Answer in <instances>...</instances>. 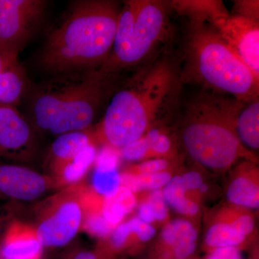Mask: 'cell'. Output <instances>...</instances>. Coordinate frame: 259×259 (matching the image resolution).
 I'll use <instances>...</instances> for the list:
<instances>
[{
  "mask_svg": "<svg viewBox=\"0 0 259 259\" xmlns=\"http://www.w3.org/2000/svg\"><path fill=\"white\" fill-rule=\"evenodd\" d=\"M156 233L152 225L144 222L138 217L131 218L116 227L109 237V248L106 251L97 255L100 259H110L123 250L136 249L151 241Z\"/></svg>",
  "mask_w": 259,
  "mask_h": 259,
  "instance_id": "15",
  "label": "cell"
},
{
  "mask_svg": "<svg viewBox=\"0 0 259 259\" xmlns=\"http://www.w3.org/2000/svg\"><path fill=\"white\" fill-rule=\"evenodd\" d=\"M47 3L42 0H0V53L12 59L40 25Z\"/></svg>",
  "mask_w": 259,
  "mask_h": 259,
  "instance_id": "8",
  "label": "cell"
},
{
  "mask_svg": "<svg viewBox=\"0 0 259 259\" xmlns=\"http://www.w3.org/2000/svg\"><path fill=\"white\" fill-rule=\"evenodd\" d=\"M93 137L88 131H74L59 135L51 148V166L55 175L68 162L90 145Z\"/></svg>",
  "mask_w": 259,
  "mask_h": 259,
  "instance_id": "16",
  "label": "cell"
},
{
  "mask_svg": "<svg viewBox=\"0 0 259 259\" xmlns=\"http://www.w3.org/2000/svg\"><path fill=\"white\" fill-rule=\"evenodd\" d=\"M170 3L131 0L120 10L111 53L98 68L104 74L118 75L147 60L169 33Z\"/></svg>",
  "mask_w": 259,
  "mask_h": 259,
  "instance_id": "6",
  "label": "cell"
},
{
  "mask_svg": "<svg viewBox=\"0 0 259 259\" xmlns=\"http://www.w3.org/2000/svg\"><path fill=\"white\" fill-rule=\"evenodd\" d=\"M173 177L171 171L144 175H131L123 171L120 174V182L121 186L137 194L162 190Z\"/></svg>",
  "mask_w": 259,
  "mask_h": 259,
  "instance_id": "24",
  "label": "cell"
},
{
  "mask_svg": "<svg viewBox=\"0 0 259 259\" xmlns=\"http://www.w3.org/2000/svg\"><path fill=\"white\" fill-rule=\"evenodd\" d=\"M137 204L136 194L120 186L115 193L102 198L100 211L107 222L116 228L126 215L134 210Z\"/></svg>",
  "mask_w": 259,
  "mask_h": 259,
  "instance_id": "21",
  "label": "cell"
},
{
  "mask_svg": "<svg viewBox=\"0 0 259 259\" xmlns=\"http://www.w3.org/2000/svg\"><path fill=\"white\" fill-rule=\"evenodd\" d=\"M214 218L228 223L242 235L251 239L255 229L254 216L250 209L228 204L218 209Z\"/></svg>",
  "mask_w": 259,
  "mask_h": 259,
  "instance_id": "23",
  "label": "cell"
},
{
  "mask_svg": "<svg viewBox=\"0 0 259 259\" xmlns=\"http://www.w3.org/2000/svg\"><path fill=\"white\" fill-rule=\"evenodd\" d=\"M177 158H151L129 167L125 172L134 175H152L159 172L171 171L177 164Z\"/></svg>",
  "mask_w": 259,
  "mask_h": 259,
  "instance_id": "27",
  "label": "cell"
},
{
  "mask_svg": "<svg viewBox=\"0 0 259 259\" xmlns=\"http://www.w3.org/2000/svg\"><path fill=\"white\" fill-rule=\"evenodd\" d=\"M221 37L259 79L258 20L231 15L226 10L209 20Z\"/></svg>",
  "mask_w": 259,
  "mask_h": 259,
  "instance_id": "9",
  "label": "cell"
},
{
  "mask_svg": "<svg viewBox=\"0 0 259 259\" xmlns=\"http://www.w3.org/2000/svg\"><path fill=\"white\" fill-rule=\"evenodd\" d=\"M28 87L26 71L18 59L10 62L0 73V107L16 108L26 94Z\"/></svg>",
  "mask_w": 259,
  "mask_h": 259,
  "instance_id": "17",
  "label": "cell"
},
{
  "mask_svg": "<svg viewBox=\"0 0 259 259\" xmlns=\"http://www.w3.org/2000/svg\"><path fill=\"white\" fill-rule=\"evenodd\" d=\"M181 80L194 81L238 101L258 97L259 79L212 25L191 20Z\"/></svg>",
  "mask_w": 259,
  "mask_h": 259,
  "instance_id": "5",
  "label": "cell"
},
{
  "mask_svg": "<svg viewBox=\"0 0 259 259\" xmlns=\"http://www.w3.org/2000/svg\"><path fill=\"white\" fill-rule=\"evenodd\" d=\"M14 60H16V59H10V58L7 57V56L3 55V54L0 53V73L5 69V68L6 67L10 62Z\"/></svg>",
  "mask_w": 259,
  "mask_h": 259,
  "instance_id": "35",
  "label": "cell"
},
{
  "mask_svg": "<svg viewBox=\"0 0 259 259\" xmlns=\"http://www.w3.org/2000/svg\"><path fill=\"white\" fill-rule=\"evenodd\" d=\"M258 97L243 102L236 120L238 139L247 150L253 152L259 148Z\"/></svg>",
  "mask_w": 259,
  "mask_h": 259,
  "instance_id": "20",
  "label": "cell"
},
{
  "mask_svg": "<svg viewBox=\"0 0 259 259\" xmlns=\"http://www.w3.org/2000/svg\"><path fill=\"white\" fill-rule=\"evenodd\" d=\"M180 175L187 190L202 205V202L208 194L209 190L204 177L197 171L184 172Z\"/></svg>",
  "mask_w": 259,
  "mask_h": 259,
  "instance_id": "28",
  "label": "cell"
},
{
  "mask_svg": "<svg viewBox=\"0 0 259 259\" xmlns=\"http://www.w3.org/2000/svg\"><path fill=\"white\" fill-rule=\"evenodd\" d=\"M137 217L148 224L152 225V223L156 222L152 207L147 199H144L139 204V207H138Z\"/></svg>",
  "mask_w": 259,
  "mask_h": 259,
  "instance_id": "33",
  "label": "cell"
},
{
  "mask_svg": "<svg viewBox=\"0 0 259 259\" xmlns=\"http://www.w3.org/2000/svg\"><path fill=\"white\" fill-rule=\"evenodd\" d=\"M117 75L97 69L56 75L32 94V123L51 134L86 131L113 90Z\"/></svg>",
  "mask_w": 259,
  "mask_h": 259,
  "instance_id": "4",
  "label": "cell"
},
{
  "mask_svg": "<svg viewBox=\"0 0 259 259\" xmlns=\"http://www.w3.org/2000/svg\"><path fill=\"white\" fill-rule=\"evenodd\" d=\"M121 186L120 174L117 168H95L93 177L94 192L102 197L115 193Z\"/></svg>",
  "mask_w": 259,
  "mask_h": 259,
  "instance_id": "26",
  "label": "cell"
},
{
  "mask_svg": "<svg viewBox=\"0 0 259 259\" xmlns=\"http://www.w3.org/2000/svg\"><path fill=\"white\" fill-rule=\"evenodd\" d=\"M96 156L95 144L83 148L72 160L64 165L56 175L59 178L58 182L63 185H72L77 183L95 163Z\"/></svg>",
  "mask_w": 259,
  "mask_h": 259,
  "instance_id": "22",
  "label": "cell"
},
{
  "mask_svg": "<svg viewBox=\"0 0 259 259\" xmlns=\"http://www.w3.org/2000/svg\"><path fill=\"white\" fill-rule=\"evenodd\" d=\"M119 156L124 161L128 162H141L151 159L146 137L144 136L121 148L119 150Z\"/></svg>",
  "mask_w": 259,
  "mask_h": 259,
  "instance_id": "29",
  "label": "cell"
},
{
  "mask_svg": "<svg viewBox=\"0 0 259 259\" xmlns=\"http://www.w3.org/2000/svg\"><path fill=\"white\" fill-rule=\"evenodd\" d=\"M120 13L115 2L73 3L48 37L40 57L42 69L57 75L100 67L111 53Z\"/></svg>",
  "mask_w": 259,
  "mask_h": 259,
  "instance_id": "2",
  "label": "cell"
},
{
  "mask_svg": "<svg viewBox=\"0 0 259 259\" xmlns=\"http://www.w3.org/2000/svg\"><path fill=\"white\" fill-rule=\"evenodd\" d=\"M42 248L35 227L15 221L8 227L0 242V258L40 259Z\"/></svg>",
  "mask_w": 259,
  "mask_h": 259,
  "instance_id": "14",
  "label": "cell"
},
{
  "mask_svg": "<svg viewBox=\"0 0 259 259\" xmlns=\"http://www.w3.org/2000/svg\"><path fill=\"white\" fill-rule=\"evenodd\" d=\"M243 102L203 93L186 105L180 140L191 159L209 171L224 174L238 160L256 163L238 139L236 120Z\"/></svg>",
  "mask_w": 259,
  "mask_h": 259,
  "instance_id": "3",
  "label": "cell"
},
{
  "mask_svg": "<svg viewBox=\"0 0 259 259\" xmlns=\"http://www.w3.org/2000/svg\"><path fill=\"white\" fill-rule=\"evenodd\" d=\"M42 206L35 227L42 247L59 248L74 239L82 226V187H69Z\"/></svg>",
  "mask_w": 259,
  "mask_h": 259,
  "instance_id": "7",
  "label": "cell"
},
{
  "mask_svg": "<svg viewBox=\"0 0 259 259\" xmlns=\"http://www.w3.org/2000/svg\"><path fill=\"white\" fill-rule=\"evenodd\" d=\"M181 81L176 66L167 59L140 69L112 96L97 126L98 139L119 151L164 125L176 110Z\"/></svg>",
  "mask_w": 259,
  "mask_h": 259,
  "instance_id": "1",
  "label": "cell"
},
{
  "mask_svg": "<svg viewBox=\"0 0 259 259\" xmlns=\"http://www.w3.org/2000/svg\"><path fill=\"white\" fill-rule=\"evenodd\" d=\"M110 259H125V258H118V257L115 256V257H113V258H110Z\"/></svg>",
  "mask_w": 259,
  "mask_h": 259,
  "instance_id": "37",
  "label": "cell"
},
{
  "mask_svg": "<svg viewBox=\"0 0 259 259\" xmlns=\"http://www.w3.org/2000/svg\"><path fill=\"white\" fill-rule=\"evenodd\" d=\"M192 259H199V258H198V257H197V256L194 257V258H193Z\"/></svg>",
  "mask_w": 259,
  "mask_h": 259,
  "instance_id": "38",
  "label": "cell"
},
{
  "mask_svg": "<svg viewBox=\"0 0 259 259\" xmlns=\"http://www.w3.org/2000/svg\"><path fill=\"white\" fill-rule=\"evenodd\" d=\"M64 259H99V257L97 253L95 252L83 248H78L70 250V252L65 255Z\"/></svg>",
  "mask_w": 259,
  "mask_h": 259,
  "instance_id": "34",
  "label": "cell"
},
{
  "mask_svg": "<svg viewBox=\"0 0 259 259\" xmlns=\"http://www.w3.org/2000/svg\"><path fill=\"white\" fill-rule=\"evenodd\" d=\"M241 251L233 247L217 248L207 253L204 259H243Z\"/></svg>",
  "mask_w": 259,
  "mask_h": 259,
  "instance_id": "32",
  "label": "cell"
},
{
  "mask_svg": "<svg viewBox=\"0 0 259 259\" xmlns=\"http://www.w3.org/2000/svg\"><path fill=\"white\" fill-rule=\"evenodd\" d=\"M32 125L15 107H0V159L29 161L36 153Z\"/></svg>",
  "mask_w": 259,
  "mask_h": 259,
  "instance_id": "10",
  "label": "cell"
},
{
  "mask_svg": "<svg viewBox=\"0 0 259 259\" xmlns=\"http://www.w3.org/2000/svg\"><path fill=\"white\" fill-rule=\"evenodd\" d=\"M250 241L231 225L213 218L204 233L202 249L206 253L226 247H233L241 250L249 245Z\"/></svg>",
  "mask_w": 259,
  "mask_h": 259,
  "instance_id": "19",
  "label": "cell"
},
{
  "mask_svg": "<svg viewBox=\"0 0 259 259\" xmlns=\"http://www.w3.org/2000/svg\"><path fill=\"white\" fill-rule=\"evenodd\" d=\"M55 182L31 168L0 159V199L32 201L50 190Z\"/></svg>",
  "mask_w": 259,
  "mask_h": 259,
  "instance_id": "12",
  "label": "cell"
},
{
  "mask_svg": "<svg viewBox=\"0 0 259 259\" xmlns=\"http://www.w3.org/2000/svg\"><path fill=\"white\" fill-rule=\"evenodd\" d=\"M0 259H4V258H0Z\"/></svg>",
  "mask_w": 259,
  "mask_h": 259,
  "instance_id": "39",
  "label": "cell"
},
{
  "mask_svg": "<svg viewBox=\"0 0 259 259\" xmlns=\"http://www.w3.org/2000/svg\"><path fill=\"white\" fill-rule=\"evenodd\" d=\"M198 230L187 218L168 221L148 248L146 259H192L197 256Z\"/></svg>",
  "mask_w": 259,
  "mask_h": 259,
  "instance_id": "11",
  "label": "cell"
},
{
  "mask_svg": "<svg viewBox=\"0 0 259 259\" xmlns=\"http://www.w3.org/2000/svg\"><path fill=\"white\" fill-rule=\"evenodd\" d=\"M235 10L238 16L258 20V1L235 2Z\"/></svg>",
  "mask_w": 259,
  "mask_h": 259,
  "instance_id": "31",
  "label": "cell"
},
{
  "mask_svg": "<svg viewBox=\"0 0 259 259\" xmlns=\"http://www.w3.org/2000/svg\"><path fill=\"white\" fill-rule=\"evenodd\" d=\"M162 192L168 207L175 212L191 221L199 218L202 204L187 190L180 175L172 177Z\"/></svg>",
  "mask_w": 259,
  "mask_h": 259,
  "instance_id": "18",
  "label": "cell"
},
{
  "mask_svg": "<svg viewBox=\"0 0 259 259\" xmlns=\"http://www.w3.org/2000/svg\"><path fill=\"white\" fill-rule=\"evenodd\" d=\"M256 163L244 161L231 172L227 184L228 203L248 209L259 207V175Z\"/></svg>",
  "mask_w": 259,
  "mask_h": 259,
  "instance_id": "13",
  "label": "cell"
},
{
  "mask_svg": "<svg viewBox=\"0 0 259 259\" xmlns=\"http://www.w3.org/2000/svg\"><path fill=\"white\" fill-rule=\"evenodd\" d=\"M152 207L155 220L157 222L164 223V225L168 222V206L164 197L162 190H158L150 192L146 197Z\"/></svg>",
  "mask_w": 259,
  "mask_h": 259,
  "instance_id": "30",
  "label": "cell"
},
{
  "mask_svg": "<svg viewBox=\"0 0 259 259\" xmlns=\"http://www.w3.org/2000/svg\"><path fill=\"white\" fill-rule=\"evenodd\" d=\"M249 259H258V248L255 247L253 250H252L251 254L250 255Z\"/></svg>",
  "mask_w": 259,
  "mask_h": 259,
  "instance_id": "36",
  "label": "cell"
},
{
  "mask_svg": "<svg viewBox=\"0 0 259 259\" xmlns=\"http://www.w3.org/2000/svg\"><path fill=\"white\" fill-rule=\"evenodd\" d=\"M149 148L151 158H168L177 157L176 142L170 134L169 130L164 125L153 127L145 135Z\"/></svg>",
  "mask_w": 259,
  "mask_h": 259,
  "instance_id": "25",
  "label": "cell"
}]
</instances>
